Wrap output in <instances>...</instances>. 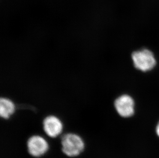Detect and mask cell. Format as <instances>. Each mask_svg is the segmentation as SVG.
<instances>
[{
  "mask_svg": "<svg viewBox=\"0 0 159 158\" xmlns=\"http://www.w3.org/2000/svg\"><path fill=\"white\" fill-rule=\"evenodd\" d=\"M114 108L117 113L123 118H128L134 113V99L127 94L120 95L116 99Z\"/></svg>",
  "mask_w": 159,
  "mask_h": 158,
  "instance_id": "5b68a950",
  "label": "cell"
},
{
  "mask_svg": "<svg viewBox=\"0 0 159 158\" xmlns=\"http://www.w3.org/2000/svg\"><path fill=\"white\" fill-rule=\"evenodd\" d=\"M131 56L134 67L142 72L152 70L156 65V60L153 53L148 49L134 51Z\"/></svg>",
  "mask_w": 159,
  "mask_h": 158,
  "instance_id": "7a4b0ae2",
  "label": "cell"
},
{
  "mask_svg": "<svg viewBox=\"0 0 159 158\" xmlns=\"http://www.w3.org/2000/svg\"><path fill=\"white\" fill-rule=\"evenodd\" d=\"M16 106L11 99L7 97L0 99V116L3 119H10L15 113Z\"/></svg>",
  "mask_w": 159,
  "mask_h": 158,
  "instance_id": "8992f818",
  "label": "cell"
},
{
  "mask_svg": "<svg viewBox=\"0 0 159 158\" xmlns=\"http://www.w3.org/2000/svg\"><path fill=\"white\" fill-rule=\"evenodd\" d=\"M156 134L159 137V122L158 123L156 127Z\"/></svg>",
  "mask_w": 159,
  "mask_h": 158,
  "instance_id": "52a82bcc",
  "label": "cell"
},
{
  "mask_svg": "<svg viewBox=\"0 0 159 158\" xmlns=\"http://www.w3.org/2000/svg\"><path fill=\"white\" fill-rule=\"evenodd\" d=\"M26 147L28 153L35 158L43 157L50 149L48 141L45 138L39 134L30 136L27 140Z\"/></svg>",
  "mask_w": 159,
  "mask_h": 158,
  "instance_id": "3957f363",
  "label": "cell"
},
{
  "mask_svg": "<svg viewBox=\"0 0 159 158\" xmlns=\"http://www.w3.org/2000/svg\"><path fill=\"white\" fill-rule=\"evenodd\" d=\"M42 128L48 137L56 138L62 134L64 126L62 121L58 116L56 115H49L43 120Z\"/></svg>",
  "mask_w": 159,
  "mask_h": 158,
  "instance_id": "277c9868",
  "label": "cell"
},
{
  "mask_svg": "<svg viewBox=\"0 0 159 158\" xmlns=\"http://www.w3.org/2000/svg\"><path fill=\"white\" fill-rule=\"evenodd\" d=\"M61 145L63 154L71 158L79 156L83 153L86 147L83 138L74 133L63 134L61 139Z\"/></svg>",
  "mask_w": 159,
  "mask_h": 158,
  "instance_id": "6da1fadb",
  "label": "cell"
}]
</instances>
